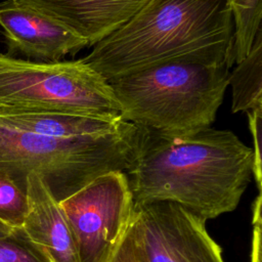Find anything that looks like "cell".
<instances>
[{
  "instance_id": "1",
  "label": "cell",
  "mask_w": 262,
  "mask_h": 262,
  "mask_svg": "<svg viewBox=\"0 0 262 262\" xmlns=\"http://www.w3.org/2000/svg\"><path fill=\"white\" fill-rule=\"evenodd\" d=\"M253 165V149L230 130L170 137L137 127L125 173L134 203L172 202L206 222L237 207Z\"/></svg>"
},
{
  "instance_id": "2",
  "label": "cell",
  "mask_w": 262,
  "mask_h": 262,
  "mask_svg": "<svg viewBox=\"0 0 262 262\" xmlns=\"http://www.w3.org/2000/svg\"><path fill=\"white\" fill-rule=\"evenodd\" d=\"M227 0H148L81 59L107 82L169 61L234 62Z\"/></svg>"
},
{
  "instance_id": "3",
  "label": "cell",
  "mask_w": 262,
  "mask_h": 262,
  "mask_svg": "<svg viewBox=\"0 0 262 262\" xmlns=\"http://www.w3.org/2000/svg\"><path fill=\"white\" fill-rule=\"evenodd\" d=\"M227 63L169 61L110 81L120 116L164 136L210 128L228 87Z\"/></svg>"
},
{
  "instance_id": "4",
  "label": "cell",
  "mask_w": 262,
  "mask_h": 262,
  "mask_svg": "<svg viewBox=\"0 0 262 262\" xmlns=\"http://www.w3.org/2000/svg\"><path fill=\"white\" fill-rule=\"evenodd\" d=\"M133 155L130 128L102 136L62 138L0 124V171L24 187L27 176L37 174L58 203L104 173L126 172Z\"/></svg>"
},
{
  "instance_id": "5",
  "label": "cell",
  "mask_w": 262,
  "mask_h": 262,
  "mask_svg": "<svg viewBox=\"0 0 262 262\" xmlns=\"http://www.w3.org/2000/svg\"><path fill=\"white\" fill-rule=\"evenodd\" d=\"M70 113L120 116L110 83L76 60L36 61L0 53V115Z\"/></svg>"
},
{
  "instance_id": "6",
  "label": "cell",
  "mask_w": 262,
  "mask_h": 262,
  "mask_svg": "<svg viewBox=\"0 0 262 262\" xmlns=\"http://www.w3.org/2000/svg\"><path fill=\"white\" fill-rule=\"evenodd\" d=\"M59 204L71 227L79 261L110 262L134 214L127 174L104 173Z\"/></svg>"
},
{
  "instance_id": "7",
  "label": "cell",
  "mask_w": 262,
  "mask_h": 262,
  "mask_svg": "<svg viewBox=\"0 0 262 262\" xmlns=\"http://www.w3.org/2000/svg\"><path fill=\"white\" fill-rule=\"evenodd\" d=\"M134 216L149 262H224L205 221L181 206L134 203Z\"/></svg>"
},
{
  "instance_id": "8",
  "label": "cell",
  "mask_w": 262,
  "mask_h": 262,
  "mask_svg": "<svg viewBox=\"0 0 262 262\" xmlns=\"http://www.w3.org/2000/svg\"><path fill=\"white\" fill-rule=\"evenodd\" d=\"M0 28L7 44V55L25 59L58 61L88 47L76 33L54 19L13 0L0 2Z\"/></svg>"
},
{
  "instance_id": "9",
  "label": "cell",
  "mask_w": 262,
  "mask_h": 262,
  "mask_svg": "<svg viewBox=\"0 0 262 262\" xmlns=\"http://www.w3.org/2000/svg\"><path fill=\"white\" fill-rule=\"evenodd\" d=\"M67 27L93 46L148 0H13Z\"/></svg>"
},
{
  "instance_id": "10",
  "label": "cell",
  "mask_w": 262,
  "mask_h": 262,
  "mask_svg": "<svg viewBox=\"0 0 262 262\" xmlns=\"http://www.w3.org/2000/svg\"><path fill=\"white\" fill-rule=\"evenodd\" d=\"M28 211L23 228L51 262H80L75 239L60 207L37 174L26 178Z\"/></svg>"
},
{
  "instance_id": "11",
  "label": "cell",
  "mask_w": 262,
  "mask_h": 262,
  "mask_svg": "<svg viewBox=\"0 0 262 262\" xmlns=\"http://www.w3.org/2000/svg\"><path fill=\"white\" fill-rule=\"evenodd\" d=\"M0 124L39 135L73 138L102 136L127 128L130 122L118 117L70 113H21L0 115Z\"/></svg>"
},
{
  "instance_id": "12",
  "label": "cell",
  "mask_w": 262,
  "mask_h": 262,
  "mask_svg": "<svg viewBox=\"0 0 262 262\" xmlns=\"http://www.w3.org/2000/svg\"><path fill=\"white\" fill-rule=\"evenodd\" d=\"M232 72H229L228 86H231V112L233 114L262 110V32L260 31L249 54Z\"/></svg>"
},
{
  "instance_id": "13",
  "label": "cell",
  "mask_w": 262,
  "mask_h": 262,
  "mask_svg": "<svg viewBox=\"0 0 262 262\" xmlns=\"http://www.w3.org/2000/svg\"><path fill=\"white\" fill-rule=\"evenodd\" d=\"M234 25V62L250 52L257 34L261 31L262 0H227Z\"/></svg>"
},
{
  "instance_id": "14",
  "label": "cell",
  "mask_w": 262,
  "mask_h": 262,
  "mask_svg": "<svg viewBox=\"0 0 262 262\" xmlns=\"http://www.w3.org/2000/svg\"><path fill=\"white\" fill-rule=\"evenodd\" d=\"M27 211L26 187L0 171V221L10 227H21Z\"/></svg>"
},
{
  "instance_id": "15",
  "label": "cell",
  "mask_w": 262,
  "mask_h": 262,
  "mask_svg": "<svg viewBox=\"0 0 262 262\" xmlns=\"http://www.w3.org/2000/svg\"><path fill=\"white\" fill-rule=\"evenodd\" d=\"M0 262H51L46 253L36 245L23 227H13L0 237Z\"/></svg>"
},
{
  "instance_id": "16",
  "label": "cell",
  "mask_w": 262,
  "mask_h": 262,
  "mask_svg": "<svg viewBox=\"0 0 262 262\" xmlns=\"http://www.w3.org/2000/svg\"><path fill=\"white\" fill-rule=\"evenodd\" d=\"M110 262H149L134 214L126 234Z\"/></svg>"
},
{
  "instance_id": "17",
  "label": "cell",
  "mask_w": 262,
  "mask_h": 262,
  "mask_svg": "<svg viewBox=\"0 0 262 262\" xmlns=\"http://www.w3.org/2000/svg\"><path fill=\"white\" fill-rule=\"evenodd\" d=\"M247 114L248 117V125L250 132L253 138V175L256 180L258 190L261 192V180H262V172H261V121H262V110L250 111Z\"/></svg>"
},
{
  "instance_id": "18",
  "label": "cell",
  "mask_w": 262,
  "mask_h": 262,
  "mask_svg": "<svg viewBox=\"0 0 262 262\" xmlns=\"http://www.w3.org/2000/svg\"><path fill=\"white\" fill-rule=\"evenodd\" d=\"M261 192L254 202L253 207V238L251 262H261Z\"/></svg>"
},
{
  "instance_id": "19",
  "label": "cell",
  "mask_w": 262,
  "mask_h": 262,
  "mask_svg": "<svg viewBox=\"0 0 262 262\" xmlns=\"http://www.w3.org/2000/svg\"><path fill=\"white\" fill-rule=\"evenodd\" d=\"M12 228H13V227H10V226H8L7 224H5V223H3L2 221H0V237H1V236H4V235H6V234H8V233L11 231Z\"/></svg>"
}]
</instances>
